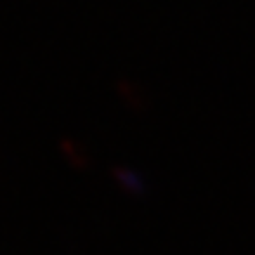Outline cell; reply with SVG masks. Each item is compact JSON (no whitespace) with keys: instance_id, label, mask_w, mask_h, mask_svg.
I'll return each mask as SVG.
<instances>
[{"instance_id":"6da1fadb","label":"cell","mask_w":255,"mask_h":255,"mask_svg":"<svg viewBox=\"0 0 255 255\" xmlns=\"http://www.w3.org/2000/svg\"><path fill=\"white\" fill-rule=\"evenodd\" d=\"M114 88H116V95L119 100L126 104L130 111H144L149 107V92L144 90V85L135 78H126L121 76L114 81Z\"/></svg>"},{"instance_id":"7a4b0ae2","label":"cell","mask_w":255,"mask_h":255,"mask_svg":"<svg viewBox=\"0 0 255 255\" xmlns=\"http://www.w3.org/2000/svg\"><path fill=\"white\" fill-rule=\"evenodd\" d=\"M59 154H62L64 163L69 165V168H73V170H78V173L88 170L92 165L90 151H88L85 144H83L81 139H76V137H62V139H59Z\"/></svg>"},{"instance_id":"3957f363","label":"cell","mask_w":255,"mask_h":255,"mask_svg":"<svg viewBox=\"0 0 255 255\" xmlns=\"http://www.w3.org/2000/svg\"><path fill=\"white\" fill-rule=\"evenodd\" d=\"M111 177H114V182L119 184V189H123L130 196H137V199L146 196L144 177L137 170H132V168H128V165H111Z\"/></svg>"}]
</instances>
